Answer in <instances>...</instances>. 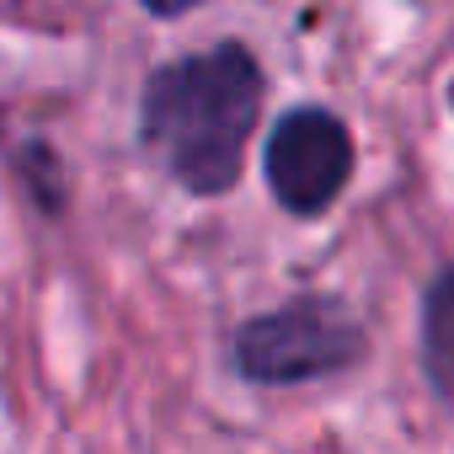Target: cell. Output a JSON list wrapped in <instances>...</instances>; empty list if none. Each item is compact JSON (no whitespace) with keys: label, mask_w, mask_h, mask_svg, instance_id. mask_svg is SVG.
I'll return each instance as SVG.
<instances>
[{"label":"cell","mask_w":454,"mask_h":454,"mask_svg":"<svg viewBox=\"0 0 454 454\" xmlns=\"http://www.w3.org/2000/svg\"><path fill=\"white\" fill-rule=\"evenodd\" d=\"M358 348L364 332L337 300H294L241 326L236 364L257 385H294V380L337 374L342 364L358 358Z\"/></svg>","instance_id":"cell-2"},{"label":"cell","mask_w":454,"mask_h":454,"mask_svg":"<svg viewBox=\"0 0 454 454\" xmlns=\"http://www.w3.org/2000/svg\"><path fill=\"white\" fill-rule=\"evenodd\" d=\"M262 75L241 43L166 65L145 91V145L187 192H224L257 129Z\"/></svg>","instance_id":"cell-1"},{"label":"cell","mask_w":454,"mask_h":454,"mask_svg":"<svg viewBox=\"0 0 454 454\" xmlns=\"http://www.w3.org/2000/svg\"><path fill=\"white\" fill-rule=\"evenodd\" d=\"M268 182H273V198L294 214H321L348 171H353V139L348 129L326 113V107H300V113H284L278 129L268 134Z\"/></svg>","instance_id":"cell-3"},{"label":"cell","mask_w":454,"mask_h":454,"mask_svg":"<svg viewBox=\"0 0 454 454\" xmlns=\"http://www.w3.org/2000/svg\"><path fill=\"white\" fill-rule=\"evenodd\" d=\"M422 369L443 401H454V268L438 273L422 305Z\"/></svg>","instance_id":"cell-4"}]
</instances>
